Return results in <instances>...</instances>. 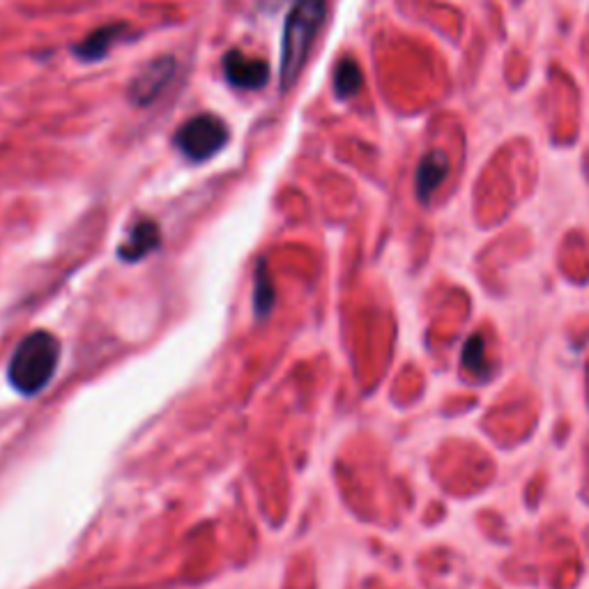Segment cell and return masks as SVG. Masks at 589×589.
I'll use <instances>...</instances> for the list:
<instances>
[{
	"instance_id": "9",
	"label": "cell",
	"mask_w": 589,
	"mask_h": 589,
	"mask_svg": "<svg viewBox=\"0 0 589 589\" xmlns=\"http://www.w3.org/2000/svg\"><path fill=\"white\" fill-rule=\"evenodd\" d=\"M272 306H275V284H272L270 270L265 267V263H258L254 276V311L256 318H265L270 315Z\"/></svg>"
},
{
	"instance_id": "6",
	"label": "cell",
	"mask_w": 589,
	"mask_h": 589,
	"mask_svg": "<svg viewBox=\"0 0 589 589\" xmlns=\"http://www.w3.org/2000/svg\"><path fill=\"white\" fill-rule=\"evenodd\" d=\"M159 245V224L152 219H139L134 224V228L130 230V235H127V240L122 242L121 249H118V256H121L125 263H136V260H143L145 256L152 254Z\"/></svg>"
},
{
	"instance_id": "8",
	"label": "cell",
	"mask_w": 589,
	"mask_h": 589,
	"mask_svg": "<svg viewBox=\"0 0 589 589\" xmlns=\"http://www.w3.org/2000/svg\"><path fill=\"white\" fill-rule=\"evenodd\" d=\"M447 170H449V164H447V155L439 150H430L429 155L421 159L420 169H417V178H415V189H417V198L421 203H429L433 191L442 185V180L447 178Z\"/></svg>"
},
{
	"instance_id": "2",
	"label": "cell",
	"mask_w": 589,
	"mask_h": 589,
	"mask_svg": "<svg viewBox=\"0 0 589 589\" xmlns=\"http://www.w3.org/2000/svg\"><path fill=\"white\" fill-rule=\"evenodd\" d=\"M61 364V341L51 332L37 330L16 345L7 366V380L21 396H37Z\"/></svg>"
},
{
	"instance_id": "11",
	"label": "cell",
	"mask_w": 589,
	"mask_h": 589,
	"mask_svg": "<svg viewBox=\"0 0 589 589\" xmlns=\"http://www.w3.org/2000/svg\"><path fill=\"white\" fill-rule=\"evenodd\" d=\"M484 350H486V345H484V339H481V336H472L463 350L465 369L472 371V373L479 375V378H486V375L490 373V366L486 364Z\"/></svg>"
},
{
	"instance_id": "1",
	"label": "cell",
	"mask_w": 589,
	"mask_h": 589,
	"mask_svg": "<svg viewBox=\"0 0 589 589\" xmlns=\"http://www.w3.org/2000/svg\"><path fill=\"white\" fill-rule=\"evenodd\" d=\"M325 12L327 0H294V5L290 7L284 25V40H281V92L290 91L300 79L311 46L315 44L318 31L323 28Z\"/></svg>"
},
{
	"instance_id": "5",
	"label": "cell",
	"mask_w": 589,
	"mask_h": 589,
	"mask_svg": "<svg viewBox=\"0 0 589 589\" xmlns=\"http://www.w3.org/2000/svg\"><path fill=\"white\" fill-rule=\"evenodd\" d=\"M224 74L237 91H260L270 81V65L263 58H251L240 49H230L224 55Z\"/></svg>"
},
{
	"instance_id": "7",
	"label": "cell",
	"mask_w": 589,
	"mask_h": 589,
	"mask_svg": "<svg viewBox=\"0 0 589 589\" xmlns=\"http://www.w3.org/2000/svg\"><path fill=\"white\" fill-rule=\"evenodd\" d=\"M125 33H127L125 24L101 25V28L92 31L91 35H85L83 40L74 46V53L79 55L81 61H88V63L101 61V58H106V53L113 49V44H118V42L122 40Z\"/></svg>"
},
{
	"instance_id": "3",
	"label": "cell",
	"mask_w": 589,
	"mask_h": 589,
	"mask_svg": "<svg viewBox=\"0 0 589 589\" xmlns=\"http://www.w3.org/2000/svg\"><path fill=\"white\" fill-rule=\"evenodd\" d=\"M228 139L230 131L221 118L212 113H200L189 118L180 130L175 131V148L189 161L200 164V161L219 155Z\"/></svg>"
},
{
	"instance_id": "4",
	"label": "cell",
	"mask_w": 589,
	"mask_h": 589,
	"mask_svg": "<svg viewBox=\"0 0 589 589\" xmlns=\"http://www.w3.org/2000/svg\"><path fill=\"white\" fill-rule=\"evenodd\" d=\"M175 72H178V61L173 55H159V58L140 67L131 79L130 91H127L131 104L140 106V109L155 104L164 95L166 88L173 83Z\"/></svg>"
},
{
	"instance_id": "10",
	"label": "cell",
	"mask_w": 589,
	"mask_h": 589,
	"mask_svg": "<svg viewBox=\"0 0 589 589\" xmlns=\"http://www.w3.org/2000/svg\"><path fill=\"white\" fill-rule=\"evenodd\" d=\"M362 88V70L352 58H343L334 70V91L339 97L355 95Z\"/></svg>"
}]
</instances>
